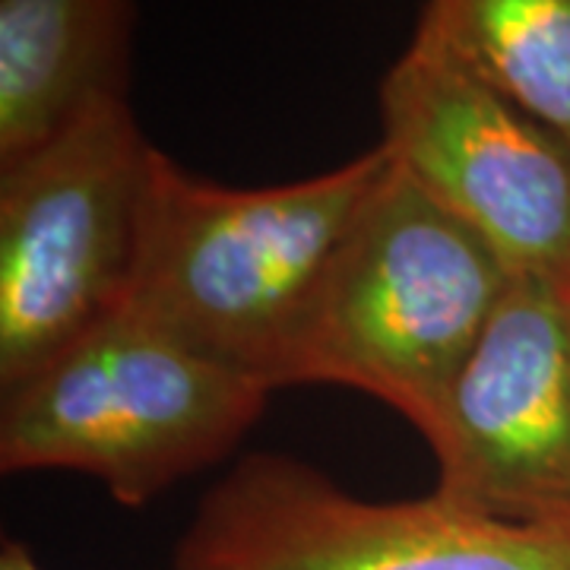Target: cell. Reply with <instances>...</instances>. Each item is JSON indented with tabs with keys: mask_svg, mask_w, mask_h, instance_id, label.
Here are the masks:
<instances>
[{
	"mask_svg": "<svg viewBox=\"0 0 570 570\" xmlns=\"http://www.w3.org/2000/svg\"><path fill=\"white\" fill-rule=\"evenodd\" d=\"M153 156L115 96L0 165V390L124 305Z\"/></svg>",
	"mask_w": 570,
	"mask_h": 570,
	"instance_id": "cell-4",
	"label": "cell"
},
{
	"mask_svg": "<svg viewBox=\"0 0 570 570\" xmlns=\"http://www.w3.org/2000/svg\"><path fill=\"white\" fill-rule=\"evenodd\" d=\"M510 279L501 257L390 159L326 264L279 387L358 390L422 434Z\"/></svg>",
	"mask_w": 570,
	"mask_h": 570,
	"instance_id": "cell-2",
	"label": "cell"
},
{
	"mask_svg": "<svg viewBox=\"0 0 570 570\" xmlns=\"http://www.w3.org/2000/svg\"><path fill=\"white\" fill-rule=\"evenodd\" d=\"M415 36L570 142V0H425Z\"/></svg>",
	"mask_w": 570,
	"mask_h": 570,
	"instance_id": "cell-9",
	"label": "cell"
},
{
	"mask_svg": "<svg viewBox=\"0 0 570 570\" xmlns=\"http://www.w3.org/2000/svg\"><path fill=\"white\" fill-rule=\"evenodd\" d=\"M422 438L441 498L504 520H570V283L510 279Z\"/></svg>",
	"mask_w": 570,
	"mask_h": 570,
	"instance_id": "cell-7",
	"label": "cell"
},
{
	"mask_svg": "<svg viewBox=\"0 0 570 570\" xmlns=\"http://www.w3.org/2000/svg\"><path fill=\"white\" fill-rule=\"evenodd\" d=\"M134 0H0V165L124 96Z\"/></svg>",
	"mask_w": 570,
	"mask_h": 570,
	"instance_id": "cell-8",
	"label": "cell"
},
{
	"mask_svg": "<svg viewBox=\"0 0 570 570\" xmlns=\"http://www.w3.org/2000/svg\"><path fill=\"white\" fill-rule=\"evenodd\" d=\"M387 163L377 142L314 178L225 187L156 149L121 307L279 390L326 264Z\"/></svg>",
	"mask_w": 570,
	"mask_h": 570,
	"instance_id": "cell-1",
	"label": "cell"
},
{
	"mask_svg": "<svg viewBox=\"0 0 570 570\" xmlns=\"http://www.w3.org/2000/svg\"><path fill=\"white\" fill-rule=\"evenodd\" d=\"M175 570H570V520H504L438 491L365 501L298 456L250 453L197 504Z\"/></svg>",
	"mask_w": 570,
	"mask_h": 570,
	"instance_id": "cell-5",
	"label": "cell"
},
{
	"mask_svg": "<svg viewBox=\"0 0 570 570\" xmlns=\"http://www.w3.org/2000/svg\"><path fill=\"white\" fill-rule=\"evenodd\" d=\"M0 570H45L36 561V554L26 549L17 539H3V549H0Z\"/></svg>",
	"mask_w": 570,
	"mask_h": 570,
	"instance_id": "cell-10",
	"label": "cell"
},
{
	"mask_svg": "<svg viewBox=\"0 0 570 570\" xmlns=\"http://www.w3.org/2000/svg\"><path fill=\"white\" fill-rule=\"evenodd\" d=\"M381 146L513 276L570 283V142L412 36L381 82Z\"/></svg>",
	"mask_w": 570,
	"mask_h": 570,
	"instance_id": "cell-6",
	"label": "cell"
},
{
	"mask_svg": "<svg viewBox=\"0 0 570 570\" xmlns=\"http://www.w3.org/2000/svg\"><path fill=\"white\" fill-rule=\"evenodd\" d=\"M269 393L254 374L118 307L3 390L0 469L80 472L121 508H146L238 448Z\"/></svg>",
	"mask_w": 570,
	"mask_h": 570,
	"instance_id": "cell-3",
	"label": "cell"
}]
</instances>
